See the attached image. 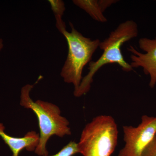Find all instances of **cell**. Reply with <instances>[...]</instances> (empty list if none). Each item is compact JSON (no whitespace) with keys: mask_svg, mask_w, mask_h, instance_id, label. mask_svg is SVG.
<instances>
[{"mask_svg":"<svg viewBox=\"0 0 156 156\" xmlns=\"http://www.w3.org/2000/svg\"><path fill=\"white\" fill-rule=\"evenodd\" d=\"M138 34L136 23L128 20L120 23L110 34L107 38L100 41L99 48L103 50V53L96 61L89 62V72L83 77L78 89L74 91V95L80 97L88 93L91 89L93 77L105 65L117 63L124 71L129 72L133 70L130 64L124 59L121 48L124 43L137 37Z\"/></svg>","mask_w":156,"mask_h":156,"instance_id":"cell-1","label":"cell"},{"mask_svg":"<svg viewBox=\"0 0 156 156\" xmlns=\"http://www.w3.org/2000/svg\"><path fill=\"white\" fill-rule=\"evenodd\" d=\"M34 85L27 84L21 88L20 104L24 108L32 111L36 115L40 129V140L34 152L39 156H47L49 152L47 144L53 135L62 137L71 134L69 122L61 115L60 108L51 102L31 98L30 92Z\"/></svg>","mask_w":156,"mask_h":156,"instance_id":"cell-2","label":"cell"},{"mask_svg":"<svg viewBox=\"0 0 156 156\" xmlns=\"http://www.w3.org/2000/svg\"><path fill=\"white\" fill-rule=\"evenodd\" d=\"M71 30L62 31L68 46L67 58L62 68L60 76L64 82L72 84L74 90L77 89L83 80V71L85 66L92 61V57L99 48L100 40L84 37L69 22Z\"/></svg>","mask_w":156,"mask_h":156,"instance_id":"cell-3","label":"cell"},{"mask_svg":"<svg viewBox=\"0 0 156 156\" xmlns=\"http://www.w3.org/2000/svg\"><path fill=\"white\" fill-rule=\"evenodd\" d=\"M116 123L113 117L100 115L84 127L78 143L83 156H111L118 143Z\"/></svg>","mask_w":156,"mask_h":156,"instance_id":"cell-4","label":"cell"},{"mask_svg":"<svg viewBox=\"0 0 156 156\" xmlns=\"http://www.w3.org/2000/svg\"><path fill=\"white\" fill-rule=\"evenodd\" d=\"M123 130L125 144L118 156H141L156 136V116L144 115L138 126H124Z\"/></svg>","mask_w":156,"mask_h":156,"instance_id":"cell-5","label":"cell"},{"mask_svg":"<svg viewBox=\"0 0 156 156\" xmlns=\"http://www.w3.org/2000/svg\"><path fill=\"white\" fill-rule=\"evenodd\" d=\"M138 44L139 48L145 53H140L130 46L128 48L131 53L130 65L133 69L142 68L144 73L150 77L149 86L153 88L156 85V37L154 39L141 38Z\"/></svg>","mask_w":156,"mask_h":156,"instance_id":"cell-6","label":"cell"},{"mask_svg":"<svg viewBox=\"0 0 156 156\" xmlns=\"http://www.w3.org/2000/svg\"><path fill=\"white\" fill-rule=\"evenodd\" d=\"M5 128L3 123H0V136L11 150L12 156H19L20 152L24 149L28 151H35L39 144L40 134L31 131L23 137H14L6 133Z\"/></svg>","mask_w":156,"mask_h":156,"instance_id":"cell-7","label":"cell"},{"mask_svg":"<svg viewBox=\"0 0 156 156\" xmlns=\"http://www.w3.org/2000/svg\"><path fill=\"white\" fill-rule=\"evenodd\" d=\"M116 0H73L76 6L83 9L89 14L92 19L98 22L105 23L107 21L104 12L107 8L117 2Z\"/></svg>","mask_w":156,"mask_h":156,"instance_id":"cell-8","label":"cell"},{"mask_svg":"<svg viewBox=\"0 0 156 156\" xmlns=\"http://www.w3.org/2000/svg\"><path fill=\"white\" fill-rule=\"evenodd\" d=\"M51 10L53 11L56 20V27L58 30L66 27L62 17L66 11L65 5L62 0H49Z\"/></svg>","mask_w":156,"mask_h":156,"instance_id":"cell-9","label":"cell"},{"mask_svg":"<svg viewBox=\"0 0 156 156\" xmlns=\"http://www.w3.org/2000/svg\"><path fill=\"white\" fill-rule=\"evenodd\" d=\"M78 153L79 150L78 143L71 141L55 154L44 156H73Z\"/></svg>","mask_w":156,"mask_h":156,"instance_id":"cell-10","label":"cell"},{"mask_svg":"<svg viewBox=\"0 0 156 156\" xmlns=\"http://www.w3.org/2000/svg\"><path fill=\"white\" fill-rule=\"evenodd\" d=\"M141 156H156V136L146 148Z\"/></svg>","mask_w":156,"mask_h":156,"instance_id":"cell-11","label":"cell"},{"mask_svg":"<svg viewBox=\"0 0 156 156\" xmlns=\"http://www.w3.org/2000/svg\"><path fill=\"white\" fill-rule=\"evenodd\" d=\"M3 48H4V42H3V40L2 38L0 37V52L2 51Z\"/></svg>","mask_w":156,"mask_h":156,"instance_id":"cell-12","label":"cell"}]
</instances>
